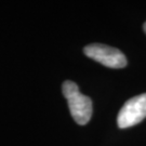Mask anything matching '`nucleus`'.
I'll return each mask as SVG.
<instances>
[{
    "mask_svg": "<svg viewBox=\"0 0 146 146\" xmlns=\"http://www.w3.org/2000/svg\"><path fill=\"white\" fill-rule=\"evenodd\" d=\"M146 118V93L128 100L121 107L117 123L120 129L130 128Z\"/></svg>",
    "mask_w": 146,
    "mask_h": 146,
    "instance_id": "3",
    "label": "nucleus"
},
{
    "mask_svg": "<svg viewBox=\"0 0 146 146\" xmlns=\"http://www.w3.org/2000/svg\"><path fill=\"white\" fill-rule=\"evenodd\" d=\"M84 52L88 58L101 63L106 67L123 68L127 66V58L125 54L116 48L101 43H93L84 47Z\"/></svg>",
    "mask_w": 146,
    "mask_h": 146,
    "instance_id": "2",
    "label": "nucleus"
},
{
    "mask_svg": "<svg viewBox=\"0 0 146 146\" xmlns=\"http://www.w3.org/2000/svg\"><path fill=\"white\" fill-rule=\"evenodd\" d=\"M143 28H144V31H145V34H146V22L144 23V25H143Z\"/></svg>",
    "mask_w": 146,
    "mask_h": 146,
    "instance_id": "4",
    "label": "nucleus"
},
{
    "mask_svg": "<svg viewBox=\"0 0 146 146\" xmlns=\"http://www.w3.org/2000/svg\"><path fill=\"white\" fill-rule=\"evenodd\" d=\"M63 94L67 99L70 114L75 121L80 125H87L92 116V101L90 98L80 93L78 86L66 80L63 84Z\"/></svg>",
    "mask_w": 146,
    "mask_h": 146,
    "instance_id": "1",
    "label": "nucleus"
}]
</instances>
